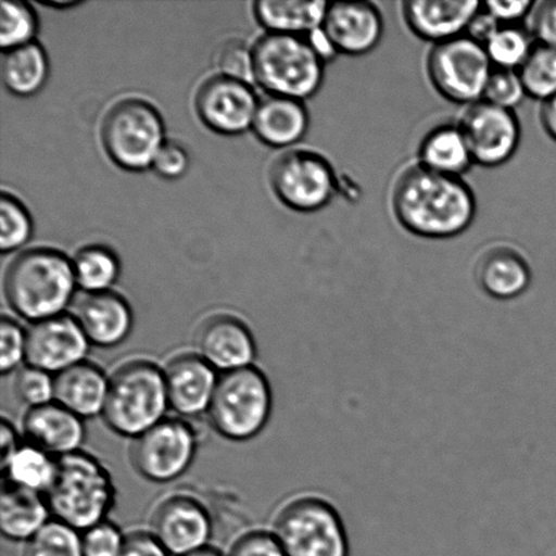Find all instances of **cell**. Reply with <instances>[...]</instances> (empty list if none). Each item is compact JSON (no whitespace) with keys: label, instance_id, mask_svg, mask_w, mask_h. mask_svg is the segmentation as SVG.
Here are the masks:
<instances>
[{"label":"cell","instance_id":"8","mask_svg":"<svg viewBox=\"0 0 556 556\" xmlns=\"http://www.w3.org/2000/svg\"><path fill=\"white\" fill-rule=\"evenodd\" d=\"M108 155L125 170H146L165 141L161 114L149 102L125 100L108 113L102 125Z\"/></svg>","mask_w":556,"mask_h":556},{"label":"cell","instance_id":"11","mask_svg":"<svg viewBox=\"0 0 556 556\" xmlns=\"http://www.w3.org/2000/svg\"><path fill=\"white\" fill-rule=\"evenodd\" d=\"M198 448V433L188 419L166 418L134 440L130 462L147 481L168 483L189 470Z\"/></svg>","mask_w":556,"mask_h":556},{"label":"cell","instance_id":"23","mask_svg":"<svg viewBox=\"0 0 556 556\" xmlns=\"http://www.w3.org/2000/svg\"><path fill=\"white\" fill-rule=\"evenodd\" d=\"M108 376L98 365L84 362L54 376V402L87 419L102 416L105 408Z\"/></svg>","mask_w":556,"mask_h":556},{"label":"cell","instance_id":"30","mask_svg":"<svg viewBox=\"0 0 556 556\" xmlns=\"http://www.w3.org/2000/svg\"><path fill=\"white\" fill-rule=\"evenodd\" d=\"M73 265L76 282L87 293L111 291L119 275L116 254L100 244L81 249Z\"/></svg>","mask_w":556,"mask_h":556},{"label":"cell","instance_id":"37","mask_svg":"<svg viewBox=\"0 0 556 556\" xmlns=\"http://www.w3.org/2000/svg\"><path fill=\"white\" fill-rule=\"evenodd\" d=\"M526 97L528 96L519 71L494 67L482 101L515 111Z\"/></svg>","mask_w":556,"mask_h":556},{"label":"cell","instance_id":"26","mask_svg":"<svg viewBox=\"0 0 556 556\" xmlns=\"http://www.w3.org/2000/svg\"><path fill=\"white\" fill-rule=\"evenodd\" d=\"M418 163L429 170L460 178L476 165L459 124H443L429 130L419 144Z\"/></svg>","mask_w":556,"mask_h":556},{"label":"cell","instance_id":"22","mask_svg":"<svg viewBox=\"0 0 556 556\" xmlns=\"http://www.w3.org/2000/svg\"><path fill=\"white\" fill-rule=\"evenodd\" d=\"M476 277L478 286L488 296L514 300L531 287L532 269L520 250L508 244H497L479 257Z\"/></svg>","mask_w":556,"mask_h":556},{"label":"cell","instance_id":"47","mask_svg":"<svg viewBox=\"0 0 556 556\" xmlns=\"http://www.w3.org/2000/svg\"><path fill=\"white\" fill-rule=\"evenodd\" d=\"M2 465L8 462L14 452L20 448L22 441L18 439V433L15 432L13 424L9 422L8 419H3L2 429Z\"/></svg>","mask_w":556,"mask_h":556},{"label":"cell","instance_id":"35","mask_svg":"<svg viewBox=\"0 0 556 556\" xmlns=\"http://www.w3.org/2000/svg\"><path fill=\"white\" fill-rule=\"evenodd\" d=\"M0 249L3 253L14 252L29 241L33 232V223L24 205L14 195L3 193L0 199Z\"/></svg>","mask_w":556,"mask_h":556},{"label":"cell","instance_id":"31","mask_svg":"<svg viewBox=\"0 0 556 556\" xmlns=\"http://www.w3.org/2000/svg\"><path fill=\"white\" fill-rule=\"evenodd\" d=\"M517 71L528 97L546 102L556 96V49L536 42Z\"/></svg>","mask_w":556,"mask_h":556},{"label":"cell","instance_id":"33","mask_svg":"<svg viewBox=\"0 0 556 556\" xmlns=\"http://www.w3.org/2000/svg\"><path fill=\"white\" fill-rule=\"evenodd\" d=\"M36 31L37 16L29 3L3 0L0 11V46L3 51L31 43Z\"/></svg>","mask_w":556,"mask_h":556},{"label":"cell","instance_id":"17","mask_svg":"<svg viewBox=\"0 0 556 556\" xmlns=\"http://www.w3.org/2000/svg\"><path fill=\"white\" fill-rule=\"evenodd\" d=\"M198 354L219 374L253 367L257 343L252 330L231 315H215L195 334Z\"/></svg>","mask_w":556,"mask_h":556},{"label":"cell","instance_id":"4","mask_svg":"<svg viewBox=\"0 0 556 556\" xmlns=\"http://www.w3.org/2000/svg\"><path fill=\"white\" fill-rule=\"evenodd\" d=\"M168 405L165 372L149 359H132L111 375L102 418L123 438L138 439L166 419Z\"/></svg>","mask_w":556,"mask_h":556},{"label":"cell","instance_id":"12","mask_svg":"<svg viewBox=\"0 0 556 556\" xmlns=\"http://www.w3.org/2000/svg\"><path fill=\"white\" fill-rule=\"evenodd\" d=\"M459 127L470 147L476 165L504 166L521 143V125L515 111L479 101L462 114Z\"/></svg>","mask_w":556,"mask_h":556},{"label":"cell","instance_id":"29","mask_svg":"<svg viewBox=\"0 0 556 556\" xmlns=\"http://www.w3.org/2000/svg\"><path fill=\"white\" fill-rule=\"evenodd\" d=\"M49 63L46 51L36 42L10 49L2 63L3 84L18 97L37 94L46 85Z\"/></svg>","mask_w":556,"mask_h":556},{"label":"cell","instance_id":"48","mask_svg":"<svg viewBox=\"0 0 556 556\" xmlns=\"http://www.w3.org/2000/svg\"><path fill=\"white\" fill-rule=\"evenodd\" d=\"M541 123L544 132L556 143V96L542 103Z\"/></svg>","mask_w":556,"mask_h":556},{"label":"cell","instance_id":"46","mask_svg":"<svg viewBox=\"0 0 556 556\" xmlns=\"http://www.w3.org/2000/svg\"><path fill=\"white\" fill-rule=\"evenodd\" d=\"M501 26L503 25H500L498 22L482 8V10L476 15V18L471 21L470 26H468L466 36L472 38L473 41H477L484 47L490 41V38L497 33Z\"/></svg>","mask_w":556,"mask_h":556},{"label":"cell","instance_id":"10","mask_svg":"<svg viewBox=\"0 0 556 556\" xmlns=\"http://www.w3.org/2000/svg\"><path fill=\"white\" fill-rule=\"evenodd\" d=\"M270 179L277 198L304 214L326 208L340 188L330 161L311 150H291L278 156Z\"/></svg>","mask_w":556,"mask_h":556},{"label":"cell","instance_id":"15","mask_svg":"<svg viewBox=\"0 0 556 556\" xmlns=\"http://www.w3.org/2000/svg\"><path fill=\"white\" fill-rule=\"evenodd\" d=\"M195 105L212 130L239 135L253 127L260 103L250 85L220 75L201 87Z\"/></svg>","mask_w":556,"mask_h":556},{"label":"cell","instance_id":"40","mask_svg":"<svg viewBox=\"0 0 556 556\" xmlns=\"http://www.w3.org/2000/svg\"><path fill=\"white\" fill-rule=\"evenodd\" d=\"M217 67L226 78L250 85L255 80L253 49L241 41L227 42L217 58Z\"/></svg>","mask_w":556,"mask_h":556},{"label":"cell","instance_id":"43","mask_svg":"<svg viewBox=\"0 0 556 556\" xmlns=\"http://www.w3.org/2000/svg\"><path fill=\"white\" fill-rule=\"evenodd\" d=\"M190 165L189 155L182 146L177 143L163 144L155 156L152 167L156 174L167 179L181 178L187 174Z\"/></svg>","mask_w":556,"mask_h":556},{"label":"cell","instance_id":"9","mask_svg":"<svg viewBox=\"0 0 556 556\" xmlns=\"http://www.w3.org/2000/svg\"><path fill=\"white\" fill-rule=\"evenodd\" d=\"M493 68L486 49L466 35L434 43L427 59L433 89L459 105L470 106L483 100Z\"/></svg>","mask_w":556,"mask_h":556},{"label":"cell","instance_id":"24","mask_svg":"<svg viewBox=\"0 0 556 556\" xmlns=\"http://www.w3.org/2000/svg\"><path fill=\"white\" fill-rule=\"evenodd\" d=\"M53 519L46 495L3 482L0 531L11 542H29Z\"/></svg>","mask_w":556,"mask_h":556},{"label":"cell","instance_id":"25","mask_svg":"<svg viewBox=\"0 0 556 556\" xmlns=\"http://www.w3.org/2000/svg\"><path fill=\"white\" fill-rule=\"evenodd\" d=\"M308 127L309 114L304 101L271 94L260 102L253 123L255 135L271 147L299 143Z\"/></svg>","mask_w":556,"mask_h":556},{"label":"cell","instance_id":"39","mask_svg":"<svg viewBox=\"0 0 556 556\" xmlns=\"http://www.w3.org/2000/svg\"><path fill=\"white\" fill-rule=\"evenodd\" d=\"M125 539L122 530L106 520L81 532L84 556H122Z\"/></svg>","mask_w":556,"mask_h":556},{"label":"cell","instance_id":"45","mask_svg":"<svg viewBox=\"0 0 556 556\" xmlns=\"http://www.w3.org/2000/svg\"><path fill=\"white\" fill-rule=\"evenodd\" d=\"M122 556H170L151 532L138 531L125 539Z\"/></svg>","mask_w":556,"mask_h":556},{"label":"cell","instance_id":"6","mask_svg":"<svg viewBox=\"0 0 556 556\" xmlns=\"http://www.w3.org/2000/svg\"><path fill=\"white\" fill-rule=\"evenodd\" d=\"M253 54L255 80L271 96L304 101L324 85L326 63L308 37L269 33L255 43Z\"/></svg>","mask_w":556,"mask_h":556},{"label":"cell","instance_id":"3","mask_svg":"<svg viewBox=\"0 0 556 556\" xmlns=\"http://www.w3.org/2000/svg\"><path fill=\"white\" fill-rule=\"evenodd\" d=\"M46 498L54 520L85 532L108 520L116 505L117 489L106 466L81 450L60 457Z\"/></svg>","mask_w":556,"mask_h":556},{"label":"cell","instance_id":"16","mask_svg":"<svg viewBox=\"0 0 556 556\" xmlns=\"http://www.w3.org/2000/svg\"><path fill=\"white\" fill-rule=\"evenodd\" d=\"M321 30L338 54L365 56L383 40L384 18L372 2H334L327 5Z\"/></svg>","mask_w":556,"mask_h":556},{"label":"cell","instance_id":"18","mask_svg":"<svg viewBox=\"0 0 556 556\" xmlns=\"http://www.w3.org/2000/svg\"><path fill=\"white\" fill-rule=\"evenodd\" d=\"M163 372L170 410L184 419L206 416L220 374L198 353L174 357Z\"/></svg>","mask_w":556,"mask_h":556},{"label":"cell","instance_id":"19","mask_svg":"<svg viewBox=\"0 0 556 556\" xmlns=\"http://www.w3.org/2000/svg\"><path fill=\"white\" fill-rule=\"evenodd\" d=\"M482 8L477 0H407L402 15L414 36L434 46L465 36Z\"/></svg>","mask_w":556,"mask_h":556},{"label":"cell","instance_id":"44","mask_svg":"<svg viewBox=\"0 0 556 556\" xmlns=\"http://www.w3.org/2000/svg\"><path fill=\"white\" fill-rule=\"evenodd\" d=\"M535 2L519 0V2H484L483 10L488 11L500 25L511 26L520 21L530 18Z\"/></svg>","mask_w":556,"mask_h":556},{"label":"cell","instance_id":"38","mask_svg":"<svg viewBox=\"0 0 556 556\" xmlns=\"http://www.w3.org/2000/svg\"><path fill=\"white\" fill-rule=\"evenodd\" d=\"M2 336V353H0V370L3 375L15 374L26 365L27 331L18 321L3 316L0 321Z\"/></svg>","mask_w":556,"mask_h":556},{"label":"cell","instance_id":"5","mask_svg":"<svg viewBox=\"0 0 556 556\" xmlns=\"http://www.w3.org/2000/svg\"><path fill=\"white\" fill-rule=\"evenodd\" d=\"M287 556H349L351 544L340 510L327 495L303 492L278 509L274 528Z\"/></svg>","mask_w":556,"mask_h":556},{"label":"cell","instance_id":"41","mask_svg":"<svg viewBox=\"0 0 556 556\" xmlns=\"http://www.w3.org/2000/svg\"><path fill=\"white\" fill-rule=\"evenodd\" d=\"M228 556H287L274 532H247L232 544Z\"/></svg>","mask_w":556,"mask_h":556},{"label":"cell","instance_id":"42","mask_svg":"<svg viewBox=\"0 0 556 556\" xmlns=\"http://www.w3.org/2000/svg\"><path fill=\"white\" fill-rule=\"evenodd\" d=\"M528 20L536 42L556 49V0L536 3Z\"/></svg>","mask_w":556,"mask_h":556},{"label":"cell","instance_id":"2","mask_svg":"<svg viewBox=\"0 0 556 556\" xmlns=\"http://www.w3.org/2000/svg\"><path fill=\"white\" fill-rule=\"evenodd\" d=\"M76 286L73 263L52 249L22 253L4 277L10 307L31 324L65 314L74 300Z\"/></svg>","mask_w":556,"mask_h":556},{"label":"cell","instance_id":"13","mask_svg":"<svg viewBox=\"0 0 556 556\" xmlns=\"http://www.w3.org/2000/svg\"><path fill=\"white\" fill-rule=\"evenodd\" d=\"M150 532L168 554L185 556L208 547L214 522L210 510L198 498L176 494L156 506Z\"/></svg>","mask_w":556,"mask_h":556},{"label":"cell","instance_id":"49","mask_svg":"<svg viewBox=\"0 0 556 556\" xmlns=\"http://www.w3.org/2000/svg\"><path fill=\"white\" fill-rule=\"evenodd\" d=\"M185 556H225V555L217 552V549H215V548L206 547L203 549H199V552H195V553H192L189 555H185Z\"/></svg>","mask_w":556,"mask_h":556},{"label":"cell","instance_id":"21","mask_svg":"<svg viewBox=\"0 0 556 556\" xmlns=\"http://www.w3.org/2000/svg\"><path fill=\"white\" fill-rule=\"evenodd\" d=\"M22 428L27 443L56 459L81 451L86 440L85 419L58 402L27 410Z\"/></svg>","mask_w":556,"mask_h":556},{"label":"cell","instance_id":"28","mask_svg":"<svg viewBox=\"0 0 556 556\" xmlns=\"http://www.w3.org/2000/svg\"><path fill=\"white\" fill-rule=\"evenodd\" d=\"M56 457L24 441L13 456L3 463V482L46 495L58 472Z\"/></svg>","mask_w":556,"mask_h":556},{"label":"cell","instance_id":"32","mask_svg":"<svg viewBox=\"0 0 556 556\" xmlns=\"http://www.w3.org/2000/svg\"><path fill=\"white\" fill-rule=\"evenodd\" d=\"M535 47L531 33L519 25L501 26L484 46L494 67L519 70Z\"/></svg>","mask_w":556,"mask_h":556},{"label":"cell","instance_id":"7","mask_svg":"<svg viewBox=\"0 0 556 556\" xmlns=\"http://www.w3.org/2000/svg\"><path fill=\"white\" fill-rule=\"evenodd\" d=\"M274 412L268 378L253 367L220 374L206 417L222 438L249 441L263 432Z\"/></svg>","mask_w":556,"mask_h":556},{"label":"cell","instance_id":"14","mask_svg":"<svg viewBox=\"0 0 556 556\" xmlns=\"http://www.w3.org/2000/svg\"><path fill=\"white\" fill-rule=\"evenodd\" d=\"M26 331L27 365L56 376L87 362L91 343L73 315L36 321Z\"/></svg>","mask_w":556,"mask_h":556},{"label":"cell","instance_id":"20","mask_svg":"<svg viewBox=\"0 0 556 556\" xmlns=\"http://www.w3.org/2000/svg\"><path fill=\"white\" fill-rule=\"evenodd\" d=\"M74 318L91 345L112 349L128 340L134 329V313L127 300L112 291L81 294Z\"/></svg>","mask_w":556,"mask_h":556},{"label":"cell","instance_id":"36","mask_svg":"<svg viewBox=\"0 0 556 556\" xmlns=\"http://www.w3.org/2000/svg\"><path fill=\"white\" fill-rule=\"evenodd\" d=\"M14 392L27 410L49 405L54 402V375L26 364L15 372Z\"/></svg>","mask_w":556,"mask_h":556},{"label":"cell","instance_id":"34","mask_svg":"<svg viewBox=\"0 0 556 556\" xmlns=\"http://www.w3.org/2000/svg\"><path fill=\"white\" fill-rule=\"evenodd\" d=\"M25 556H84L81 532L52 519L26 543Z\"/></svg>","mask_w":556,"mask_h":556},{"label":"cell","instance_id":"1","mask_svg":"<svg viewBox=\"0 0 556 556\" xmlns=\"http://www.w3.org/2000/svg\"><path fill=\"white\" fill-rule=\"evenodd\" d=\"M391 206L403 230L430 241L462 236L477 216L476 194L465 179L429 170L419 163L397 176Z\"/></svg>","mask_w":556,"mask_h":556},{"label":"cell","instance_id":"27","mask_svg":"<svg viewBox=\"0 0 556 556\" xmlns=\"http://www.w3.org/2000/svg\"><path fill=\"white\" fill-rule=\"evenodd\" d=\"M327 5L329 3L324 0H260L255 3L254 11L260 24L270 33L307 37L324 25Z\"/></svg>","mask_w":556,"mask_h":556}]
</instances>
